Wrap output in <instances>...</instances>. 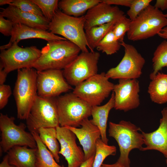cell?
Masks as SVG:
<instances>
[{
    "label": "cell",
    "mask_w": 167,
    "mask_h": 167,
    "mask_svg": "<svg viewBox=\"0 0 167 167\" xmlns=\"http://www.w3.org/2000/svg\"><path fill=\"white\" fill-rule=\"evenodd\" d=\"M157 35L162 38L167 39V26L162 29Z\"/></svg>",
    "instance_id": "obj_42"
},
{
    "label": "cell",
    "mask_w": 167,
    "mask_h": 167,
    "mask_svg": "<svg viewBox=\"0 0 167 167\" xmlns=\"http://www.w3.org/2000/svg\"><path fill=\"white\" fill-rule=\"evenodd\" d=\"M7 74L3 70L2 66L0 64V85L4 84Z\"/></svg>",
    "instance_id": "obj_39"
},
{
    "label": "cell",
    "mask_w": 167,
    "mask_h": 167,
    "mask_svg": "<svg viewBox=\"0 0 167 167\" xmlns=\"http://www.w3.org/2000/svg\"><path fill=\"white\" fill-rule=\"evenodd\" d=\"M13 1V0H0V5L2 6L5 4L10 5Z\"/></svg>",
    "instance_id": "obj_44"
},
{
    "label": "cell",
    "mask_w": 167,
    "mask_h": 167,
    "mask_svg": "<svg viewBox=\"0 0 167 167\" xmlns=\"http://www.w3.org/2000/svg\"><path fill=\"white\" fill-rule=\"evenodd\" d=\"M15 120L14 117H9L2 113L0 114V145L2 152H7L16 146L36 148V143L33 135L25 131L26 125L22 122L17 125Z\"/></svg>",
    "instance_id": "obj_8"
},
{
    "label": "cell",
    "mask_w": 167,
    "mask_h": 167,
    "mask_svg": "<svg viewBox=\"0 0 167 167\" xmlns=\"http://www.w3.org/2000/svg\"><path fill=\"white\" fill-rule=\"evenodd\" d=\"M152 0H132L127 15L133 20L150 4Z\"/></svg>",
    "instance_id": "obj_33"
},
{
    "label": "cell",
    "mask_w": 167,
    "mask_h": 167,
    "mask_svg": "<svg viewBox=\"0 0 167 167\" xmlns=\"http://www.w3.org/2000/svg\"><path fill=\"white\" fill-rule=\"evenodd\" d=\"M114 95L113 92L107 102L101 105L92 106L90 120L91 122L99 129L101 139L106 144H108L109 139L107 137V122L110 111L114 106Z\"/></svg>",
    "instance_id": "obj_21"
},
{
    "label": "cell",
    "mask_w": 167,
    "mask_h": 167,
    "mask_svg": "<svg viewBox=\"0 0 167 167\" xmlns=\"http://www.w3.org/2000/svg\"><path fill=\"white\" fill-rule=\"evenodd\" d=\"M162 118L157 129L150 133L141 131L144 144L141 151L155 150L162 153L166 158L167 165V106L161 111Z\"/></svg>",
    "instance_id": "obj_18"
},
{
    "label": "cell",
    "mask_w": 167,
    "mask_h": 167,
    "mask_svg": "<svg viewBox=\"0 0 167 167\" xmlns=\"http://www.w3.org/2000/svg\"><path fill=\"white\" fill-rule=\"evenodd\" d=\"M94 156L85 161L79 167H92Z\"/></svg>",
    "instance_id": "obj_40"
},
{
    "label": "cell",
    "mask_w": 167,
    "mask_h": 167,
    "mask_svg": "<svg viewBox=\"0 0 167 167\" xmlns=\"http://www.w3.org/2000/svg\"><path fill=\"white\" fill-rule=\"evenodd\" d=\"M114 85L102 72L75 87L72 92L92 106L100 105L113 91Z\"/></svg>",
    "instance_id": "obj_10"
},
{
    "label": "cell",
    "mask_w": 167,
    "mask_h": 167,
    "mask_svg": "<svg viewBox=\"0 0 167 167\" xmlns=\"http://www.w3.org/2000/svg\"><path fill=\"white\" fill-rule=\"evenodd\" d=\"M100 56L97 52H82L63 70V75L71 86H76L97 74Z\"/></svg>",
    "instance_id": "obj_11"
},
{
    "label": "cell",
    "mask_w": 167,
    "mask_h": 167,
    "mask_svg": "<svg viewBox=\"0 0 167 167\" xmlns=\"http://www.w3.org/2000/svg\"><path fill=\"white\" fill-rule=\"evenodd\" d=\"M139 84L137 79H120L114 84V108L127 112L138 107L140 104Z\"/></svg>",
    "instance_id": "obj_14"
},
{
    "label": "cell",
    "mask_w": 167,
    "mask_h": 167,
    "mask_svg": "<svg viewBox=\"0 0 167 167\" xmlns=\"http://www.w3.org/2000/svg\"><path fill=\"white\" fill-rule=\"evenodd\" d=\"M101 167H124L117 162L113 164H103Z\"/></svg>",
    "instance_id": "obj_43"
},
{
    "label": "cell",
    "mask_w": 167,
    "mask_h": 167,
    "mask_svg": "<svg viewBox=\"0 0 167 167\" xmlns=\"http://www.w3.org/2000/svg\"><path fill=\"white\" fill-rule=\"evenodd\" d=\"M37 71L33 68L18 70L13 90L18 119L26 120L37 96Z\"/></svg>",
    "instance_id": "obj_4"
},
{
    "label": "cell",
    "mask_w": 167,
    "mask_h": 167,
    "mask_svg": "<svg viewBox=\"0 0 167 167\" xmlns=\"http://www.w3.org/2000/svg\"><path fill=\"white\" fill-rule=\"evenodd\" d=\"M37 145L36 165V167H63L59 165L52 154L40 139L39 134L31 133Z\"/></svg>",
    "instance_id": "obj_25"
},
{
    "label": "cell",
    "mask_w": 167,
    "mask_h": 167,
    "mask_svg": "<svg viewBox=\"0 0 167 167\" xmlns=\"http://www.w3.org/2000/svg\"><path fill=\"white\" fill-rule=\"evenodd\" d=\"M96 151L92 167H101L105 159L110 155L114 156L116 152V147L104 143L101 138L96 142Z\"/></svg>",
    "instance_id": "obj_29"
},
{
    "label": "cell",
    "mask_w": 167,
    "mask_h": 167,
    "mask_svg": "<svg viewBox=\"0 0 167 167\" xmlns=\"http://www.w3.org/2000/svg\"><path fill=\"white\" fill-rule=\"evenodd\" d=\"M38 134L42 142L52 153L56 161L59 162L60 148L57 138L56 127L41 128Z\"/></svg>",
    "instance_id": "obj_27"
},
{
    "label": "cell",
    "mask_w": 167,
    "mask_h": 167,
    "mask_svg": "<svg viewBox=\"0 0 167 167\" xmlns=\"http://www.w3.org/2000/svg\"><path fill=\"white\" fill-rule=\"evenodd\" d=\"M80 126L81 127L80 128L66 127L74 133L78 139L83 147L86 161L95 156L96 142L98 139L101 138V133L99 128L88 118L84 120Z\"/></svg>",
    "instance_id": "obj_17"
},
{
    "label": "cell",
    "mask_w": 167,
    "mask_h": 167,
    "mask_svg": "<svg viewBox=\"0 0 167 167\" xmlns=\"http://www.w3.org/2000/svg\"><path fill=\"white\" fill-rule=\"evenodd\" d=\"M41 51V55L33 66L37 71L63 70L81 50L76 45L66 40L48 42Z\"/></svg>",
    "instance_id": "obj_1"
},
{
    "label": "cell",
    "mask_w": 167,
    "mask_h": 167,
    "mask_svg": "<svg viewBox=\"0 0 167 167\" xmlns=\"http://www.w3.org/2000/svg\"><path fill=\"white\" fill-rule=\"evenodd\" d=\"M101 0H62L58 7L63 13L76 17L83 15L90 8L101 2Z\"/></svg>",
    "instance_id": "obj_23"
},
{
    "label": "cell",
    "mask_w": 167,
    "mask_h": 167,
    "mask_svg": "<svg viewBox=\"0 0 167 167\" xmlns=\"http://www.w3.org/2000/svg\"><path fill=\"white\" fill-rule=\"evenodd\" d=\"M149 85L148 92L153 102L159 104L167 102V74L158 72Z\"/></svg>",
    "instance_id": "obj_24"
},
{
    "label": "cell",
    "mask_w": 167,
    "mask_h": 167,
    "mask_svg": "<svg viewBox=\"0 0 167 167\" xmlns=\"http://www.w3.org/2000/svg\"><path fill=\"white\" fill-rule=\"evenodd\" d=\"M29 131L38 134L41 128L60 126L57 97H36L26 119Z\"/></svg>",
    "instance_id": "obj_6"
},
{
    "label": "cell",
    "mask_w": 167,
    "mask_h": 167,
    "mask_svg": "<svg viewBox=\"0 0 167 167\" xmlns=\"http://www.w3.org/2000/svg\"><path fill=\"white\" fill-rule=\"evenodd\" d=\"M13 28V23L11 20L5 19L0 15V32L6 36H11Z\"/></svg>",
    "instance_id": "obj_36"
},
{
    "label": "cell",
    "mask_w": 167,
    "mask_h": 167,
    "mask_svg": "<svg viewBox=\"0 0 167 167\" xmlns=\"http://www.w3.org/2000/svg\"><path fill=\"white\" fill-rule=\"evenodd\" d=\"M85 22L84 15L74 17L65 14L58 9L50 22L48 30L75 44L81 52H88V45L84 30Z\"/></svg>",
    "instance_id": "obj_3"
},
{
    "label": "cell",
    "mask_w": 167,
    "mask_h": 167,
    "mask_svg": "<svg viewBox=\"0 0 167 167\" xmlns=\"http://www.w3.org/2000/svg\"><path fill=\"white\" fill-rule=\"evenodd\" d=\"M115 24L113 22L108 23L85 30L88 48L90 51H94L98 43L113 30Z\"/></svg>",
    "instance_id": "obj_26"
},
{
    "label": "cell",
    "mask_w": 167,
    "mask_h": 167,
    "mask_svg": "<svg viewBox=\"0 0 167 167\" xmlns=\"http://www.w3.org/2000/svg\"><path fill=\"white\" fill-rule=\"evenodd\" d=\"M37 86L38 96L43 97H56L72 89L60 70L37 71Z\"/></svg>",
    "instance_id": "obj_13"
},
{
    "label": "cell",
    "mask_w": 167,
    "mask_h": 167,
    "mask_svg": "<svg viewBox=\"0 0 167 167\" xmlns=\"http://www.w3.org/2000/svg\"><path fill=\"white\" fill-rule=\"evenodd\" d=\"M153 71L149 77L152 79L163 68H167V40H164L157 47L152 58Z\"/></svg>",
    "instance_id": "obj_28"
},
{
    "label": "cell",
    "mask_w": 167,
    "mask_h": 167,
    "mask_svg": "<svg viewBox=\"0 0 167 167\" xmlns=\"http://www.w3.org/2000/svg\"><path fill=\"white\" fill-rule=\"evenodd\" d=\"M112 31L105 36L98 43L96 48L97 50L107 55L117 53L121 46L120 42L117 39Z\"/></svg>",
    "instance_id": "obj_30"
},
{
    "label": "cell",
    "mask_w": 167,
    "mask_h": 167,
    "mask_svg": "<svg viewBox=\"0 0 167 167\" xmlns=\"http://www.w3.org/2000/svg\"><path fill=\"white\" fill-rule=\"evenodd\" d=\"M36 148L16 146L7 152L9 163L15 167H36Z\"/></svg>",
    "instance_id": "obj_22"
},
{
    "label": "cell",
    "mask_w": 167,
    "mask_h": 167,
    "mask_svg": "<svg viewBox=\"0 0 167 167\" xmlns=\"http://www.w3.org/2000/svg\"><path fill=\"white\" fill-rule=\"evenodd\" d=\"M10 5L21 11L41 16H44L39 6L32 0H13Z\"/></svg>",
    "instance_id": "obj_32"
},
{
    "label": "cell",
    "mask_w": 167,
    "mask_h": 167,
    "mask_svg": "<svg viewBox=\"0 0 167 167\" xmlns=\"http://www.w3.org/2000/svg\"><path fill=\"white\" fill-rule=\"evenodd\" d=\"M167 26V18L162 11L151 4L131 21L128 39L135 41L153 36Z\"/></svg>",
    "instance_id": "obj_5"
},
{
    "label": "cell",
    "mask_w": 167,
    "mask_h": 167,
    "mask_svg": "<svg viewBox=\"0 0 167 167\" xmlns=\"http://www.w3.org/2000/svg\"><path fill=\"white\" fill-rule=\"evenodd\" d=\"M0 15L13 24H19L32 28L47 31L50 22L44 17L23 11L11 5L5 8H0Z\"/></svg>",
    "instance_id": "obj_19"
},
{
    "label": "cell",
    "mask_w": 167,
    "mask_h": 167,
    "mask_svg": "<svg viewBox=\"0 0 167 167\" xmlns=\"http://www.w3.org/2000/svg\"><path fill=\"white\" fill-rule=\"evenodd\" d=\"M12 93L10 86L3 84L0 85V109L3 108L8 103V98Z\"/></svg>",
    "instance_id": "obj_35"
},
{
    "label": "cell",
    "mask_w": 167,
    "mask_h": 167,
    "mask_svg": "<svg viewBox=\"0 0 167 167\" xmlns=\"http://www.w3.org/2000/svg\"><path fill=\"white\" fill-rule=\"evenodd\" d=\"M141 131L129 121L122 120L118 123L110 122L108 132L109 136L117 141L119 147L120 156L117 162L124 167H130L129 154L134 149L141 151L144 144Z\"/></svg>",
    "instance_id": "obj_2"
},
{
    "label": "cell",
    "mask_w": 167,
    "mask_h": 167,
    "mask_svg": "<svg viewBox=\"0 0 167 167\" xmlns=\"http://www.w3.org/2000/svg\"><path fill=\"white\" fill-rule=\"evenodd\" d=\"M102 1L110 5H115L130 7L132 0H103Z\"/></svg>",
    "instance_id": "obj_37"
},
{
    "label": "cell",
    "mask_w": 167,
    "mask_h": 167,
    "mask_svg": "<svg viewBox=\"0 0 167 167\" xmlns=\"http://www.w3.org/2000/svg\"><path fill=\"white\" fill-rule=\"evenodd\" d=\"M57 138L60 144L59 154L66 161L67 167H79L85 161L84 151L77 145L76 137L66 127H56Z\"/></svg>",
    "instance_id": "obj_15"
},
{
    "label": "cell",
    "mask_w": 167,
    "mask_h": 167,
    "mask_svg": "<svg viewBox=\"0 0 167 167\" xmlns=\"http://www.w3.org/2000/svg\"><path fill=\"white\" fill-rule=\"evenodd\" d=\"M0 167H15L10 164L8 162V156L7 154L4 156L0 164Z\"/></svg>",
    "instance_id": "obj_41"
},
{
    "label": "cell",
    "mask_w": 167,
    "mask_h": 167,
    "mask_svg": "<svg viewBox=\"0 0 167 167\" xmlns=\"http://www.w3.org/2000/svg\"><path fill=\"white\" fill-rule=\"evenodd\" d=\"M37 38L48 42L55 40H66L64 38L46 30L29 27L19 24H13V28L9 43L0 46V49H5L14 42L21 40Z\"/></svg>",
    "instance_id": "obj_20"
},
{
    "label": "cell",
    "mask_w": 167,
    "mask_h": 167,
    "mask_svg": "<svg viewBox=\"0 0 167 167\" xmlns=\"http://www.w3.org/2000/svg\"><path fill=\"white\" fill-rule=\"evenodd\" d=\"M120 44L124 49V55L119 64L109 69L106 75L109 79H137L142 74L145 59L133 45L124 41Z\"/></svg>",
    "instance_id": "obj_12"
},
{
    "label": "cell",
    "mask_w": 167,
    "mask_h": 167,
    "mask_svg": "<svg viewBox=\"0 0 167 167\" xmlns=\"http://www.w3.org/2000/svg\"><path fill=\"white\" fill-rule=\"evenodd\" d=\"M165 17H166V18H167V14H165Z\"/></svg>",
    "instance_id": "obj_45"
},
{
    "label": "cell",
    "mask_w": 167,
    "mask_h": 167,
    "mask_svg": "<svg viewBox=\"0 0 167 167\" xmlns=\"http://www.w3.org/2000/svg\"><path fill=\"white\" fill-rule=\"evenodd\" d=\"M154 6L162 11L167 9V0H157Z\"/></svg>",
    "instance_id": "obj_38"
},
{
    "label": "cell",
    "mask_w": 167,
    "mask_h": 167,
    "mask_svg": "<svg viewBox=\"0 0 167 167\" xmlns=\"http://www.w3.org/2000/svg\"><path fill=\"white\" fill-rule=\"evenodd\" d=\"M59 123L62 127H79L91 116L92 106L72 92L57 97Z\"/></svg>",
    "instance_id": "obj_7"
},
{
    "label": "cell",
    "mask_w": 167,
    "mask_h": 167,
    "mask_svg": "<svg viewBox=\"0 0 167 167\" xmlns=\"http://www.w3.org/2000/svg\"><path fill=\"white\" fill-rule=\"evenodd\" d=\"M39 7L44 17L50 22L58 9V0H32Z\"/></svg>",
    "instance_id": "obj_31"
},
{
    "label": "cell",
    "mask_w": 167,
    "mask_h": 167,
    "mask_svg": "<svg viewBox=\"0 0 167 167\" xmlns=\"http://www.w3.org/2000/svg\"><path fill=\"white\" fill-rule=\"evenodd\" d=\"M15 42L4 49H1L0 62L7 73L15 70L33 68L40 57L41 50L36 46L25 48L19 46Z\"/></svg>",
    "instance_id": "obj_9"
},
{
    "label": "cell",
    "mask_w": 167,
    "mask_h": 167,
    "mask_svg": "<svg viewBox=\"0 0 167 167\" xmlns=\"http://www.w3.org/2000/svg\"><path fill=\"white\" fill-rule=\"evenodd\" d=\"M131 22V20L126 16L115 24L112 31L120 42L124 41V36L129 29Z\"/></svg>",
    "instance_id": "obj_34"
},
{
    "label": "cell",
    "mask_w": 167,
    "mask_h": 167,
    "mask_svg": "<svg viewBox=\"0 0 167 167\" xmlns=\"http://www.w3.org/2000/svg\"><path fill=\"white\" fill-rule=\"evenodd\" d=\"M84 30L108 23H115L126 17L125 13L117 6H112L102 1L96 5L84 15Z\"/></svg>",
    "instance_id": "obj_16"
}]
</instances>
